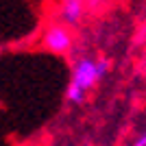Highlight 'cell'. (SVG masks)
Listing matches in <instances>:
<instances>
[{
  "instance_id": "obj_5",
  "label": "cell",
  "mask_w": 146,
  "mask_h": 146,
  "mask_svg": "<svg viewBox=\"0 0 146 146\" xmlns=\"http://www.w3.org/2000/svg\"><path fill=\"white\" fill-rule=\"evenodd\" d=\"M135 146H146V133H142L140 137H137V142H135Z\"/></svg>"
},
{
  "instance_id": "obj_2",
  "label": "cell",
  "mask_w": 146,
  "mask_h": 146,
  "mask_svg": "<svg viewBox=\"0 0 146 146\" xmlns=\"http://www.w3.org/2000/svg\"><path fill=\"white\" fill-rule=\"evenodd\" d=\"M44 44H46L52 52H66V50H70V46H72V37H70L66 26L52 24L46 31V35H44Z\"/></svg>"
},
{
  "instance_id": "obj_6",
  "label": "cell",
  "mask_w": 146,
  "mask_h": 146,
  "mask_svg": "<svg viewBox=\"0 0 146 146\" xmlns=\"http://www.w3.org/2000/svg\"><path fill=\"white\" fill-rule=\"evenodd\" d=\"M90 5H94V7H96V5H100V0H90Z\"/></svg>"
},
{
  "instance_id": "obj_1",
  "label": "cell",
  "mask_w": 146,
  "mask_h": 146,
  "mask_svg": "<svg viewBox=\"0 0 146 146\" xmlns=\"http://www.w3.org/2000/svg\"><path fill=\"white\" fill-rule=\"evenodd\" d=\"M107 59H100V61H92V59H83L74 66V74H72V83L79 85L83 92H87L94 83H96L105 72H107Z\"/></svg>"
},
{
  "instance_id": "obj_3",
  "label": "cell",
  "mask_w": 146,
  "mask_h": 146,
  "mask_svg": "<svg viewBox=\"0 0 146 146\" xmlns=\"http://www.w3.org/2000/svg\"><path fill=\"white\" fill-rule=\"evenodd\" d=\"M81 13H83V2L81 0H63V7H61V15L68 24H76L81 20Z\"/></svg>"
},
{
  "instance_id": "obj_4",
  "label": "cell",
  "mask_w": 146,
  "mask_h": 146,
  "mask_svg": "<svg viewBox=\"0 0 146 146\" xmlns=\"http://www.w3.org/2000/svg\"><path fill=\"white\" fill-rule=\"evenodd\" d=\"M66 98L70 100V103H74V105H81L83 100H85V92L81 90L79 85L70 83V85H68V90H66Z\"/></svg>"
}]
</instances>
